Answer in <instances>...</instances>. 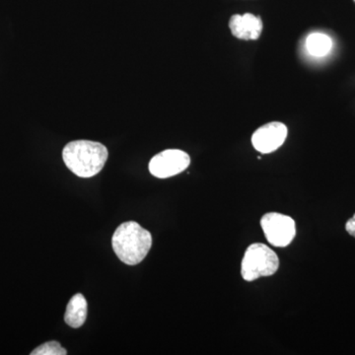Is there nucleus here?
Masks as SVG:
<instances>
[{"instance_id": "obj_2", "label": "nucleus", "mask_w": 355, "mask_h": 355, "mask_svg": "<svg viewBox=\"0 0 355 355\" xmlns=\"http://www.w3.org/2000/svg\"><path fill=\"white\" fill-rule=\"evenodd\" d=\"M112 245L123 263L135 266L141 263L150 251L153 236L137 222H125L114 231Z\"/></svg>"}, {"instance_id": "obj_10", "label": "nucleus", "mask_w": 355, "mask_h": 355, "mask_svg": "<svg viewBox=\"0 0 355 355\" xmlns=\"http://www.w3.org/2000/svg\"><path fill=\"white\" fill-rule=\"evenodd\" d=\"M67 354V349L58 342L44 343L31 352L32 355H65Z\"/></svg>"}, {"instance_id": "obj_8", "label": "nucleus", "mask_w": 355, "mask_h": 355, "mask_svg": "<svg viewBox=\"0 0 355 355\" xmlns=\"http://www.w3.org/2000/svg\"><path fill=\"white\" fill-rule=\"evenodd\" d=\"M87 318V301L83 294H76L70 299L64 315L65 323L71 328H80Z\"/></svg>"}, {"instance_id": "obj_6", "label": "nucleus", "mask_w": 355, "mask_h": 355, "mask_svg": "<svg viewBox=\"0 0 355 355\" xmlns=\"http://www.w3.org/2000/svg\"><path fill=\"white\" fill-rule=\"evenodd\" d=\"M286 125L279 121H272L259 128L252 135V144L259 153L268 154L277 150L286 140Z\"/></svg>"}, {"instance_id": "obj_4", "label": "nucleus", "mask_w": 355, "mask_h": 355, "mask_svg": "<svg viewBox=\"0 0 355 355\" xmlns=\"http://www.w3.org/2000/svg\"><path fill=\"white\" fill-rule=\"evenodd\" d=\"M261 226L266 240L275 247L288 246L296 235L295 221L277 212H270L261 217Z\"/></svg>"}, {"instance_id": "obj_3", "label": "nucleus", "mask_w": 355, "mask_h": 355, "mask_svg": "<svg viewBox=\"0 0 355 355\" xmlns=\"http://www.w3.org/2000/svg\"><path fill=\"white\" fill-rule=\"evenodd\" d=\"M279 260L277 254L266 245L254 243L248 247L241 263V275L246 282L259 277H270L277 272Z\"/></svg>"}, {"instance_id": "obj_9", "label": "nucleus", "mask_w": 355, "mask_h": 355, "mask_svg": "<svg viewBox=\"0 0 355 355\" xmlns=\"http://www.w3.org/2000/svg\"><path fill=\"white\" fill-rule=\"evenodd\" d=\"M306 49L312 57L323 58L330 53L333 41L328 35L323 33H312L306 39Z\"/></svg>"}, {"instance_id": "obj_5", "label": "nucleus", "mask_w": 355, "mask_h": 355, "mask_svg": "<svg viewBox=\"0 0 355 355\" xmlns=\"http://www.w3.org/2000/svg\"><path fill=\"white\" fill-rule=\"evenodd\" d=\"M191 164L188 153L179 149H168L154 156L149 162V171L154 177L166 179L184 171Z\"/></svg>"}, {"instance_id": "obj_11", "label": "nucleus", "mask_w": 355, "mask_h": 355, "mask_svg": "<svg viewBox=\"0 0 355 355\" xmlns=\"http://www.w3.org/2000/svg\"><path fill=\"white\" fill-rule=\"evenodd\" d=\"M345 229H347V232L349 233V235L354 236L355 237V214L352 218L349 219V221L345 224Z\"/></svg>"}, {"instance_id": "obj_7", "label": "nucleus", "mask_w": 355, "mask_h": 355, "mask_svg": "<svg viewBox=\"0 0 355 355\" xmlns=\"http://www.w3.org/2000/svg\"><path fill=\"white\" fill-rule=\"evenodd\" d=\"M229 27L236 38L254 41L261 37L263 32V21L259 16H254L251 13H246L244 15L236 14L231 17Z\"/></svg>"}, {"instance_id": "obj_12", "label": "nucleus", "mask_w": 355, "mask_h": 355, "mask_svg": "<svg viewBox=\"0 0 355 355\" xmlns=\"http://www.w3.org/2000/svg\"><path fill=\"white\" fill-rule=\"evenodd\" d=\"M354 1H355V0H354Z\"/></svg>"}, {"instance_id": "obj_1", "label": "nucleus", "mask_w": 355, "mask_h": 355, "mask_svg": "<svg viewBox=\"0 0 355 355\" xmlns=\"http://www.w3.org/2000/svg\"><path fill=\"white\" fill-rule=\"evenodd\" d=\"M108 156L106 146L90 140L69 142L62 151L67 167L80 178H91L99 174Z\"/></svg>"}]
</instances>
